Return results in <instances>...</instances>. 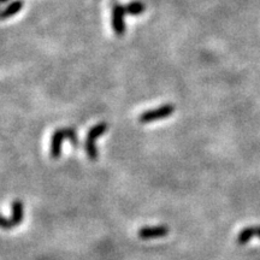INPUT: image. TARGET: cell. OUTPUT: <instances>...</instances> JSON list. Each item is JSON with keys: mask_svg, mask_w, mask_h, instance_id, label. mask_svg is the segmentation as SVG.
I'll list each match as a JSON object with an SVG mask.
<instances>
[{"mask_svg": "<svg viewBox=\"0 0 260 260\" xmlns=\"http://www.w3.org/2000/svg\"><path fill=\"white\" fill-rule=\"evenodd\" d=\"M254 236L260 238V227H247L241 230L238 235V244L244 246L247 245Z\"/></svg>", "mask_w": 260, "mask_h": 260, "instance_id": "cell-8", "label": "cell"}, {"mask_svg": "<svg viewBox=\"0 0 260 260\" xmlns=\"http://www.w3.org/2000/svg\"><path fill=\"white\" fill-rule=\"evenodd\" d=\"M169 234V228L166 225H157V227H144L138 230V238L142 240L158 239L166 236Z\"/></svg>", "mask_w": 260, "mask_h": 260, "instance_id": "cell-6", "label": "cell"}, {"mask_svg": "<svg viewBox=\"0 0 260 260\" xmlns=\"http://www.w3.org/2000/svg\"><path fill=\"white\" fill-rule=\"evenodd\" d=\"M109 129V124L108 123H98L97 126H94L93 128H91V130L88 131L86 137V143H85V149L87 155L91 160H97L98 157H99V152H98L97 148V140L99 138L101 135L105 134Z\"/></svg>", "mask_w": 260, "mask_h": 260, "instance_id": "cell-2", "label": "cell"}, {"mask_svg": "<svg viewBox=\"0 0 260 260\" xmlns=\"http://www.w3.org/2000/svg\"><path fill=\"white\" fill-rule=\"evenodd\" d=\"M1 10H2V8H1V4H0V12H1Z\"/></svg>", "mask_w": 260, "mask_h": 260, "instance_id": "cell-11", "label": "cell"}, {"mask_svg": "<svg viewBox=\"0 0 260 260\" xmlns=\"http://www.w3.org/2000/svg\"><path fill=\"white\" fill-rule=\"evenodd\" d=\"M23 6H24V0H12V1H10V4H7L0 12V21H5V19L16 16L22 10Z\"/></svg>", "mask_w": 260, "mask_h": 260, "instance_id": "cell-7", "label": "cell"}, {"mask_svg": "<svg viewBox=\"0 0 260 260\" xmlns=\"http://www.w3.org/2000/svg\"><path fill=\"white\" fill-rule=\"evenodd\" d=\"M8 1V0H0V4H5V2H7Z\"/></svg>", "mask_w": 260, "mask_h": 260, "instance_id": "cell-10", "label": "cell"}, {"mask_svg": "<svg viewBox=\"0 0 260 260\" xmlns=\"http://www.w3.org/2000/svg\"><path fill=\"white\" fill-rule=\"evenodd\" d=\"M124 8H126V12L128 14H131V16H138V14L143 13L144 6L143 2L138 1V0H134V1H130L127 5H124Z\"/></svg>", "mask_w": 260, "mask_h": 260, "instance_id": "cell-9", "label": "cell"}, {"mask_svg": "<svg viewBox=\"0 0 260 260\" xmlns=\"http://www.w3.org/2000/svg\"><path fill=\"white\" fill-rule=\"evenodd\" d=\"M175 106L171 105V104H165V105H161L160 108L158 109L148 110V111L142 112V114L140 115V117H138V122L146 124L155 122V121L164 120V118L170 117V116L175 112Z\"/></svg>", "mask_w": 260, "mask_h": 260, "instance_id": "cell-3", "label": "cell"}, {"mask_svg": "<svg viewBox=\"0 0 260 260\" xmlns=\"http://www.w3.org/2000/svg\"><path fill=\"white\" fill-rule=\"evenodd\" d=\"M126 8L123 5L115 2L112 6V14H111V24L114 29L115 34L117 36H123L127 31L126 24Z\"/></svg>", "mask_w": 260, "mask_h": 260, "instance_id": "cell-5", "label": "cell"}, {"mask_svg": "<svg viewBox=\"0 0 260 260\" xmlns=\"http://www.w3.org/2000/svg\"><path fill=\"white\" fill-rule=\"evenodd\" d=\"M64 138L71 141L72 146L79 147V137H77L76 130L74 128H60L57 129L53 132V136L51 140V157L54 159H58L62 154V146Z\"/></svg>", "mask_w": 260, "mask_h": 260, "instance_id": "cell-1", "label": "cell"}, {"mask_svg": "<svg viewBox=\"0 0 260 260\" xmlns=\"http://www.w3.org/2000/svg\"><path fill=\"white\" fill-rule=\"evenodd\" d=\"M23 217H24V206L21 200H14L12 202V217L11 218H5L4 216L0 215V229L10 230L14 227L22 223Z\"/></svg>", "mask_w": 260, "mask_h": 260, "instance_id": "cell-4", "label": "cell"}]
</instances>
